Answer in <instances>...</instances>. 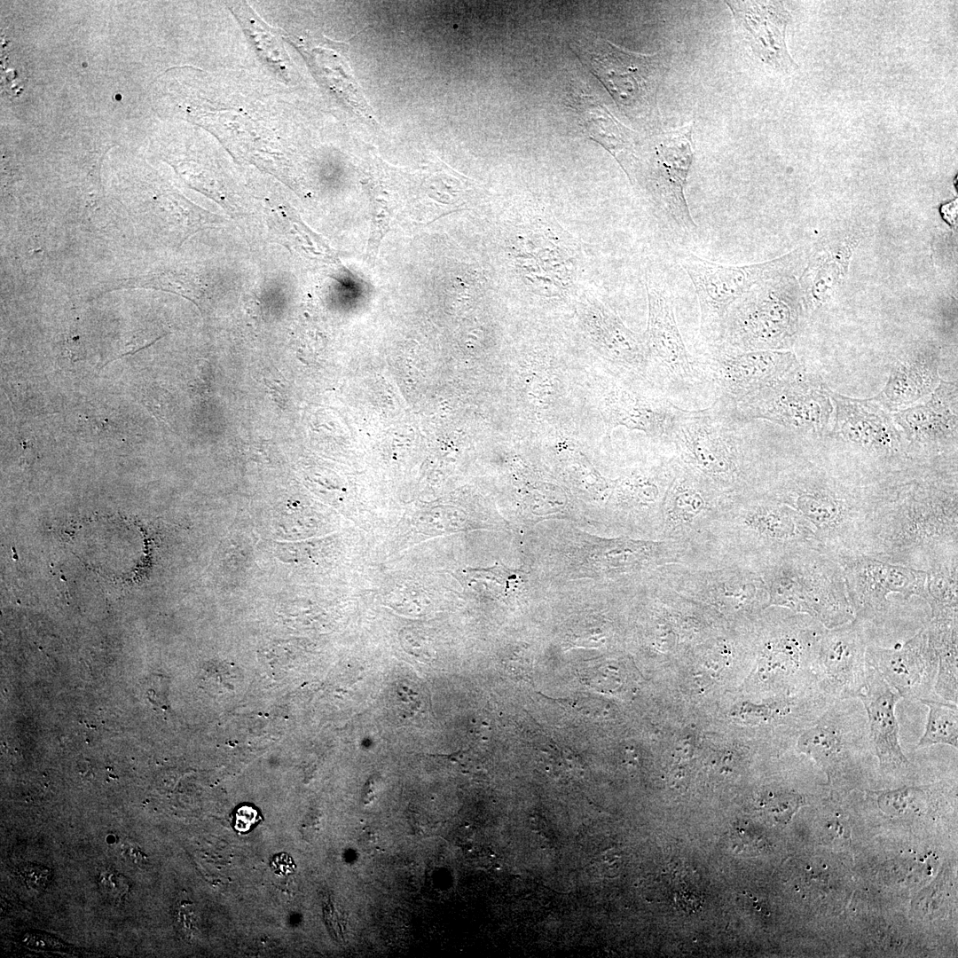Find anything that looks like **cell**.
<instances>
[{"mask_svg":"<svg viewBox=\"0 0 958 958\" xmlns=\"http://www.w3.org/2000/svg\"><path fill=\"white\" fill-rule=\"evenodd\" d=\"M867 554L923 571L958 564L956 469L883 489Z\"/></svg>","mask_w":958,"mask_h":958,"instance_id":"1","label":"cell"},{"mask_svg":"<svg viewBox=\"0 0 958 958\" xmlns=\"http://www.w3.org/2000/svg\"><path fill=\"white\" fill-rule=\"evenodd\" d=\"M777 496L815 530L821 549L834 558L867 554L878 489L825 465H805L789 475Z\"/></svg>","mask_w":958,"mask_h":958,"instance_id":"2","label":"cell"},{"mask_svg":"<svg viewBox=\"0 0 958 958\" xmlns=\"http://www.w3.org/2000/svg\"><path fill=\"white\" fill-rule=\"evenodd\" d=\"M802 298L794 275L760 281L728 310L715 355L789 350L799 332Z\"/></svg>","mask_w":958,"mask_h":958,"instance_id":"3","label":"cell"},{"mask_svg":"<svg viewBox=\"0 0 958 958\" xmlns=\"http://www.w3.org/2000/svg\"><path fill=\"white\" fill-rule=\"evenodd\" d=\"M769 605L803 613L825 628H834L854 618L844 571L826 552L797 548L794 556L768 571Z\"/></svg>","mask_w":958,"mask_h":958,"instance_id":"4","label":"cell"},{"mask_svg":"<svg viewBox=\"0 0 958 958\" xmlns=\"http://www.w3.org/2000/svg\"><path fill=\"white\" fill-rule=\"evenodd\" d=\"M805 251L797 248L773 260L746 265H726L692 253L682 254L679 264L692 281L700 307L701 333L713 345L729 308L757 283L794 275L803 264Z\"/></svg>","mask_w":958,"mask_h":958,"instance_id":"5","label":"cell"},{"mask_svg":"<svg viewBox=\"0 0 958 958\" xmlns=\"http://www.w3.org/2000/svg\"><path fill=\"white\" fill-rule=\"evenodd\" d=\"M720 405L735 420H765L805 434L826 432L834 411L828 389L801 367L741 402Z\"/></svg>","mask_w":958,"mask_h":958,"instance_id":"6","label":"cell"},{"mask_svg":"<svg viewBox=\"0 0 958 958\" xmlns=\"http://www.w3.org/2000/svg\"><path fill=\"white\" fill-rule=\"evenodd\" d=\"M581 59L627 114L648 116L656 112L659 87L670 68V53L641 55L597 39Z\"/></svg>","mask_w":958,"mask_h":958,"instance_id":"7","label":"cell"},{"mask_svg":"<svg viewBox=\"0 0 958 958\" xmlns=\"http://www.w3.org/2000/svg\"><path fill=\"white\" fill-rule=\"evenodd\" d=\"M835 559L844 571L854 619L866 630L869 625L881 627L886 623L893 608L891 595H899L907 601L914 596L923 601L926 571L868 554Z\"/></svg>","mask_w":958,"mask_h":958,"instance_id":"8","label":"cell"},{"mask_svg":"<svg viewBox=\"0 0 958 958\" xmlns=\"http://www.w3.org/2000/svg\"><path fill=\"white\" fill-rule=\"evenodd\" d=\"M691 136L692 127L687 126L658 145L648 177L649 199L660 225L680 242L697 234L684 193L694 155Z\"/></svg>","mask_w":958,"mask_h":958,"instance_id":"9","label":"cell"},{"mask_svg":"<svg viewBox=\"0 0 958 958\" xmlns=\"http://www.w3.org/2000/svg\"><path fill=\"white\" fill-rule=\"evenodd\" d=\"M721 406L682 410L670 439L682 456L705 475L721 477L736 471L742 435Z\"/></svg>","mask_w":958,"mask_h":958,"instance_id":"10","label":"cell"},{"mask_svg":"<svg viewBox=\"0 0 958 958\" xmlns=\"http://www.w3.org/2000/svg\"><path fill=\"white\" fill-rule=\"evenodd\" d=\"M868 633L854 618L825 628L818 647L820 691L829 703L856 699L866 681Z\"/></svg>","mask_w":958,"mask_h":958,"instance_id":"11","label":"cell"},{"mask_svg":"<svg viewBox=\"0 0 958 958\" xmlns=\"http://www.w3.org/2000/svg\"><path fill=\"white\" fill-rule=\"evenodd\" d=\"M866 663L901 698L920 703L938 698L934 692L938 658L924 624L909 639L891 647L868 642Z\"/></svg>","mask_w":958,"mask_h":958,"instance_id":"12","label":"cell"},{"mask_svg":"<svg viewBox=\"0 0 958 958\" xmlns=\"http://www.w3.org/2000/svg\"><path fill=\"white\" fill-rule=\"evenodd\" d=\"M848 699L829 703L797 740L798 750L814 760L829 777L838 772L853 750L870 743L864 716Z\"/></svg>","mask_w":958,"mask_h":958,"instance_id":"13","label":"cell"},{"mask_svg":"<svg viewBox=\"0 0 958 958\" xmlns=\"http://www.w3.org/2000/svg\"><path fill=\"white\" fill-rule=\"evenodd\" d=\"M646 288L651 352L670 379L676 382H689L695 376V361L679 332L665 277L655 264L647 269Z\"/></svg>","mask_w":958,"mask_h":958,"instance_id":"14","label":"cell"},{"mask_svg":"<svg viewBox=\"0 0 958 958\" xmlns=\"http://www.w3.org/2000/svg\"><path fill=\"white\" fill-rule=\"evenodd\" d=\"M718 402L731 405L783 380L800 364L790 350H756L734 355H715Z\"/></svg>","mask_w":958,"mask_h":958,"instance_id":"15","label":"cell"},{"mask_svg":"<svg viewBox=\"0 0 958 958\" xmlns=\"http://www.w3.org/2000/svg\"><path fill=\"white\" fill-rule=\"evenodd\" d=\"M735 27L753 53L766 64L781 71L797 68L786 42L790 14L779 1H726Z\"/></svg>","mask_w":958,"mask_h":958,"instance_id":"16","label":"cell"},{"mask_svg":"<svg viewBox=\"0 0 958 958\" xmlns=\"http://www.w3.org/2000/svg\"><path fill=\"white\" fill-rule=\"evenodd\" d=\"M901 697L881 674L867 664L866 681L857 698L863 705L869 740L882 771L901 772L909 766L899 743V723L895 714Z\"/></svg>","mask_w":958,"mask_h":958,"instance_id":"17","label":"cell"},{"mask_svg":"<svg viewBox=\"0 0 958 958\" xmlns=\"http://www.w3.org/2000/svg\"><path fill=\"white\" fill-rule=\"evenodd\" d=\"M915 446H939L957 438V383L941 380L929 398L891 415Z\"/></svg>","mask_w":958,"mask_h":958,"instance_id":"18","label":"cell"},{"mask_svg":"<svg viewBox=\"0 0 958 958\" xmlns=\"http://www.w3.org/2000/svg\"><path fill=\"white\" fill-rule=\"evenodd\" d=\"M939 357L933 349L914 352L896 362L875 399L887 411H899L931 395L941 379Z\"/></svg>","mask_w":958,"mask_h":958,"instance_id":"19","label":"cell"},{"mask_svg":"<svg viewBox=\"0 0 958 958\" xmlns=\"http://www.w3.org/2000/svg\"><path fill=\"white\" fill-rule=\"evenodd\" d=\"M856 245L855 237L844 236L815 248L798 281L805 308H818L831 297L846 273Z\"/></svg>","mask_w":958,"mask_h":958,"instance_id":"20","label":"cell"},{"mask_svg":"<svg viewBox=\"0 0 958 958\" xmlns=\"http://www.w3.org/2000/svg\"><path fill=\"white\" fill-rule=\"evenodd\" d=\"M923 601L930 609L929 618H958V564L926 571Z\"/></svg>","mask_w":958,"mask_h":958,"instance_id":"21","label":"cell"},{"mask_svg":"<svg viewBox=\"0 0 958 958\" xmlns=\"http://www.w3.org/2000/svg\"><path fill=\"white\" fill-rule=\"evenodd\" d=\"M921 703L928 707V715L924 731L916 747L919 749L941 744L957 749V704L939 698L925 700Z\"/></svg>","mask_w":958,"mask_h":958,"instance_id":"22","label":"cell"},{"mask_svg":"<svg viewBox=\"0 0 958 958\" xmlns=\"http://www.w3.org/2000/svg\"><path fill=\"white\" fill-rule=\"evenodd\" d=\"M958 640H944L932 646L938 658L934 692L941 700L958 703Z\"/></svg>","mask_w":958,"mask_h":958,"instance_id":"23","label":"cell"},{"mask_svg":"<svg viewBox=\"0 0 958 958\" xmlns=\"http://www.w3.org/2000/svg\"><path fill=\"white\" fill-rule=\"evenodd\" d=\"M587 106L591 112L588 111L592 114L591 120L586 119V122L591 123L587 130H591V136L594 139L602 144L615 156H616L617 152L623 151L631 145V137L625 127L618 124L606 109L598 104H593L590 98ZM587 114L589 113L587 112Z\"/></svg>","mask_w":958,"mask_h":958,"instance_id":"24","label":"cell"},{"mask_svg":"<svg viewBox=\"0 0 958 958\" xmlns=\"http://www.w3.org/2000/svg\"><path fill=\"white\" fill-rule=\"evenodd\" d=\"M705 505V499L699 489L682 481L671 491L669 514L676 521L689 522L704 509Z\"/></svg>","mask_w":958,"mask_h":958,"instance_id":"25","label":"cell"},{"mask_svg":"<svg viewBox=\"0 0 958 958\" xmlns=\"http://www.w3.org/2000/svg\"><path fill=\"white\" fill-rule=\"evenodd\" d=\"M801 803V797L794 792L768 791L760 797V806L777 821H788Z\"/></svg>","mask_w":958,"mask_h":958,"instance_id":"26","label":"cell"},{"mask_svg":"<svg viewBox=\"0 0 958 958\" xmlns=\"http://www.w3.org/2000/svg\"><path fill=\"white\" fill-rule=\"evenodd\" d=\"M99 884L106 894L115 899L122 897L128 890L125 878L113 870L102 871Z\"/></svg>","mask_w":958,"mask_h":958,"instance_id":"27","label":"cell"},{"mask_svg":"<svg viewBox=\"0 0 958 958\" xmlns=\"http://www.w3.org/2000/svg\"><path fill=\"white\" fill-rule=\"evenodd\" d=\"M257 812L251 806H241L236 813L235 828L240 832H245L255 822Z\"/></svg>","mask_w":958,"mask_h":958,"instance_id":"28","label":"cell"},{"mask_svg":"<svg viewBox=\"0 0 958 958\" xmlns=\"http://www.w3.org/2000/svg\"><path fill=\"white\" fill-rule=\"evenodd\" d=\"M41 871L42 870H39V868H26V870H23V875L28 882L32 883L31 884H33V886H40L42 884L43 885L47 879V877L43 876L38 877V873Z\"/></svg>","mask_w":958,"mask_h":958,"instance_id":"29","label":"cell"},{"mask_svg":"<svg viewBox=\"0 0 958 958\" xmlns=\"http://www.w3.org/2000/svg\"><path fill=\"white\" fill-rule=\"evenodd\" d=\"M128 856L134 863H140L144 860V856L137 847H129Z\"/></svg>","mask_w":958,"mask_h":958,"instance_id":"30","label":"cell"}]
</instances>
